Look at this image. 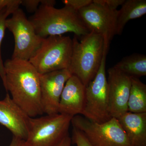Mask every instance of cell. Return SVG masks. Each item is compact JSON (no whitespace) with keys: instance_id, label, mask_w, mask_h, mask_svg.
I'll list each match as a JSON object with an SVG mask.
<instances>
[{"instance_id":"1","label":"cell","mask_w":146,"mask_h":146,"mask_svg":"<svg viewBox=\"0 0 146 146\" xmlns=\"http://www.w3.org/2000/svg\"><path fill=\"white\" fill-rule=\"evenodd\" d=\"M5 88L11 98L30 117L44 114L41 104L40 74L29 61L8 59L4 63Z\"/></svg>"},{"instance_id":"2","label":"cell","mask_w":146,"mask_h":146,"mask_svg":"<svg viewBox=\"0 0 146 146\" xmlns=\"http://www.w3.org/2000/svg\"><path fill=\"white\" fill-rule=\"evenodd\" d=\"M29 20L36 34L43 38L63 35L67 33H72L77 37H81L91 32L78 12L67 5L57 9L40 4L36 12Z\"/></svg>"},{"instance_id":"3","label":"cell","mask_w":146,"mask_h":146,"mask_svg":"<svg viewBox=\"0 0 146 146\" xmlns=\"http://www.w3.org/2000/svg\"><path fill=\"white\" fill-rule=\"evenodd\" d=\"M81 37L80 42L75 35L72 39V53L68 70L86 87L96 74L109 47L105 45L103 36L93 32Z\"/></svg>"},{"instance_id":"4","label":"cell","mask_w":146,"mask_h":146,"mask_svg":"<svg viewBox=\"0 0 146 146\" xmlns=\"http://www.w3.org/2000/svg\"><path fill=\"white\" fill-rule=\"evenodd\" d=\"M72 39L63 35L49 36L29 60L40 74L68 69L72 53Z\"/></svg>"},{"instance_id":"5","label":"cell","mask_w":146,"mask_h":146,"mask_svg":"<svg viewBox=\"0 0 146 146\" xmlns=\"http://www.w3.org/2000/svg\"><path fill=\"white\" fill-rule=\"evenodd\" d=\"M72 117L58 113L30 117L27 146H56L69 135Z\"/></svg>"},{"instance_id":"6","label":"cell","mask_w":146,"mask_h":146,"mask_svg":"<svg viewBox=\"0 0 146 146\" xmlns=\"http://www.w3.org/2000/svg\"><path fill=\"white\" fill-rule=\"evenodd\" d=\"M71 124L83 133L92 146H132L116 118L98 123L77 115L72 118Z\"/></svg>"},{"instance_id":"7","label":"cell","mask_w":146,"mask_h":146,"mask_svg":"<svg viewBox=\"0 0 146 146\" xmlns=\"http://www.w3.org/2000/svg\"><path fill=\"white\" fill-rule=\"evenodd\" d=\"M107 53V52L104 53L98 72L86 87L85 102L81 115L98 123L106 122L112 118L110 112L106 72Z\"/></svg>"},{"instance_id":"8","label":"cell","mask_w":146,"mask_h":146,"mask_svg":"<svg viewBox=\"0 0 146 146\" xmlns=\"http://www.w3.org/2000/svg\"><path fill=\"white\" fill-rule=\"evenodd\" d=\"M6 27L12 33L15 46L12 59L29 61L41 46L44 38L37 35L32 24L21 8L6 21Z\"/></svg>"},{"instance_id":"9","label":"cell","mask_w":146,"mask_h":146,"mask_svg":"<svg viewBox=\"0 0 146 146\" xmlns=\"http://www.w3.org/2000/svg\"><path fill=\"white\" fill-rule=\"evenodd\" d=\"M78 13L90 31L103 36L105 45L109 47L110 41L117 35L118 10H111L93 1Z\"/></svg>"},{"instance_id":"10","label":"cell","mask_w":146,"mask_h":146,"mask_svg":"<svg viewBox=\"0 0 146 146\" xmlns=\"http://www.w3.org/2000/svg\"><path fill=\"white\" fill-rule=\"evenodd\" d=\"M72 75L68 69L40 74L41 104L44 114L58 113L61 94L66 82Z\"/></svg>"},{"instance_id":"11","label":"cell","mask_w":146,"mask_h":146,"mask_svg":"<svg viewBox=\"0 0 146 146\" xmlns=\"http://www.w3.org/2000/svg\"><path fill=\"white\" fill-rule=\"evenodd\" d=\"M109 109L112 118L118 119L128 112L131 78L114 67L108 70Z\"/></svg>"},{"instance_id":"12","label":"cell","mask_w":146,"mask_h":146,"mask_svg":"<svg viewBox=\"0 0 146 146\" xmlns=\"http://www.w3.org/2000/svg\"><path fill=\"white\" fill-rule=\"evenodd\" d=\"M30 117L15 103L9 94L0 100V124L13 133V136L26 140Z\"/></svg>"},{"instance_id":"13","label":"cell","mask_w":146,"mask_h":146,"mask_svg":"<svg viewBox=\"0 0 146 146\" xmlns=\"http://www.w3.org/2000/svg\"><path fill=\"white\" fill-rule=\"evenodd\" d=\"M86 86L78 78L72 75L66 82L61 94L58 113L74 117L81 115L84 106Z\"/></svg>"},{"instance_id":"14","label":"cell","mask_w":146,"mask_h":146,"mask_svg":"<svg viewBox=\"0 0 146 146\" xmlns=\"http://www.w3.org/2000/svg\"><path fill=\"white\" fill-rule=\"evenodd\" d=\"M132 146H146V112H127L117 119Z\"/></svg>"},{"instance_id":"15","label":"cell","mask_w":146,"mask_h":146,"mask_svg":"<svg viewBox=\"0 0 146 146\" xmlns=\"http://www.w3.org/2000/svg\"><path fill=\"white\" fill-rule=\"evenodd\" d=\"M118 10L116 33L121 35L129 21L142 17L146 13V0H125Z\"/></svg>"},{"instance_id":"16","label":"cell","mask_w":146,"mask_h":146,"mask_svg":"<svg viewBox=\"0 0 146 146\" xmlns=\"http://www.w3.org/2000/svg\"><path fill=\"white\" fill-rule=\"evenodd\" d=\"M113 67L129 77L139 78L146 76V56L133 54L123 58Z\"/></svg>"},{"instance_id":"17","label":"cell","mask_w":146,"mask_h":146,"mask_svg":"<svg viewBox=\"0 0 146 146\" xmlns=\"http://www.w3.org/2000/svg\"><path fill=\"white\" fill-rule=\"evenodd\" d=\"M131 86L128 101V112H146V85L139 78L131 77Z\"/></svg>"},{"instance_id":"18","label":"cell","mask_w":146,"mask_h":146,"mask_svg":"<svg viewBox=\"0 0 146 146\" xmlns=\"http://www.w3.org/2000/svg\"><path fill=\"white\" fill-rule=\"evenodd\" d=\"M18 8H19L8 7L0 10V77L2 80L4 87L5 85V74L4 63L2 58L1 46L3 39L4 37L5 29H6V21L8 16L10 14H12Z\"/></svg>"},{"instance_id":"19","label":"cell","mask_w":146,"mask_h":146,"mask_svg":"<svg viewBox=\"0 0 146 146\" xmlns=\"http://www.w3.org/2000/svg\"><path fill=\"white\" fill-rule=\"evenodd\" d=\"M71 140L72 143L75 144L76 146H92L83 133L75 128L73 127Z\"/></svg>"},{"instance_id":"20","label":"cell","mask_w":146,"mask_h":146,"mask_svg":"<svg viewBox=\"0 0 146 146\" xmlns=\"http://www.w3.org/2000/svg\"><path fill=\"white\" fill-rule=\"evenodd\" d=\"M93 0H63L62 2L65 5L68 6L74 10L78 12L82 9L84 8L91 3Z\"/></svg>"},{"instance_id":"21","label":"cell","mask_w":146,"mask_h":146,"mask_svg":"<svg viewBox=\"0 0 146 146\" xmlns=\"http://www.w3.org/2000/svg\"><path fill=\"white\" fill-rule=\"evenodd\" d=\"M125 0H93V2L104 6L112 10H117V8L122 5Z\"/></svg>"},{"instance_id":"22","label":"cell","mask_w":146,"mask_h":146,"mask_svg":"<svg viewBox=\"0 0 146 146\" xmlns=\"http://www.w3.org/2000/svg\"><path fill=\"white\" fill-rule=\"evenodd\" d=\"M41 3V0H22L21 5L25 7L28 12L35 13Z\"/></svg>"},{"instance_id":"23","label":"cell","mask_w":146,"mask_h":146,"mask_svg":"<svg viewBox=\"0 0 146 146\" xmlns=\"http://www.w3.org/2000/svg\"><path fill=\"white\" fill-rule=\"evenodd\" d=\"M22 0H0V10L8 7L19 8Z\"/></svg>"},{"instance_id":"24","label":"cell","mask_w":146,"mask_h":146,"mask_svg":"<svg viewBox=\"0 0 146 146\" xmlns=\"http://www.w3.org/2000/svg\"><path fill=\"white\" fill-rule=\"evenodd\" d=\"M72 144L71 138L69 135L65 137L56 146H71Z\"/></svg>"},{"instance_id":"25","label":"cell","mask_w":146,"mask_h":146,"mask_svg":"<svg viewBox=\"0 0 146 146\" xmlns=\"http://www.w3.org/2000/svg\"><path fill=\"white\" fill-rule=\"evenodd\" d=\"M23 140L13 136L11 143L9 146H20Z\"/></svg>"},{"instance_id":"26","label":"cell","mask_w":146,"mask_h":146,"mask_svg":"<svg viewBox=\"0 0 146 146\" xmlns=\"http://www.w3.org/2000/svg\"><path fill=\"white\" fill-rule=\"evenodd\" d=\"M20 146H27L25 145V143H24V141H23L21 142V145Z\"/></svg>"}]
</instances>
